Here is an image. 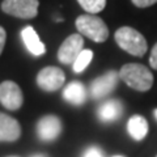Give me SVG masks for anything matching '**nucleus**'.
Returning <instances> with one entry per match:
<instances>
[{"instance_id":"1","label":"nucleus","mask_w":157,"mask_h":157,"mask_svg":"<svg viewBox=\"0 0 157 157\" xmlns=\"http://www.w3.org/2000/svg\"><path fill=\"white\" fill-rule=\"evenodd\" d=\"M119 77L127 85L137 92H147L153 85V73L139 63L124 64L119 71Z\"/></svg>"},{"instance_id":"2","label":"nucleus","mask_w":157,"mask_h":157,"mask_svg":"<svg viewBox=\"0 0 157 157\" xmlns=\"http://www.w3.org/2000/svg\"><path fill=\"white\" fill-rule=\"evenodd\" d=\"M114 38L122 50H124L126 52L134 56H143L147 52V48H148L143 34H140L136 29L130 26L119 28L115 32Z\"/></svg>"},{"instance_id":"3","label":"nucleus","mask_w":157,"mask_h":157,"mask_svg":"<svg viewBox=\"0 0 157 157\" xmlns=\"http://www.w3.org/2000/svg\"><path fill=\"white\" fill-rule=\"evenodd\" d=\"M76 29L80 34L97 43H102L109 38V29L104 20L90 13L81 14L76 18Z\"/></svg>"},{"instance_id":"4","label":"nucleus","mask_w":157,"mask_h":157,"mask_svg":"<svg viewBox=\"0 0 157 157\" xmlns=\"http://www.w3.org/2000/svg\"><path fill=\"white\" fill-rule=\"evenodd\" d=\"M38 0H3L2 11L17 18H34L38 14Z\"/></svg>"},{"instance_id":"5","label":"nucleus","mask_w":157,"mask_h":157,"mask_svg":"<svg viewBox=\"0 0 157 157\" xmlns=\"http://www.w3.org/2000/svg\"><path fill=\"white\" fill-rule=\"evenodd\" d=\"M66 81V75L59 67H45L38 72L37 84L45 92H56L63 86Z\"/></svg>"},{"instance_id":"6","label":"nucleus","mask_w":157,"mask_h":157,"mask_svg":"<svg viewBox=\"0 0 157 157\" xmlns=\"http://www.w3.org/2000/svg\"><path fill=\"white\" fill-rule=\"evenodd\" d=\"M84 47V38L80 33L71 34L64 39L58 50V59L63 64H72Z\"/></svg>"},{"instance_id":"7","label":"nucleus","mask_w":157,"mask_h":157,"mask_svg":"<svg viewBox=\"0 0 157 157\" xmlns=\"http://www.w3.org/2000/svg\"><path fill=\"white\" fill-rule=\"evenodd\" d=\"M0 104L11 111L18 110L24 104L22 90L14 81L7 80L0 84Z\"/></svg>"},{"instance_id":"8","label":"nucleus","mask_w":157,"mask_h":157,"mask_svg":"<svg viewBox=\"0 0 157 157\" xmlns=\"http://www.w3.org/2000/svg\"><path fill=\"white\" fill-rule=\"evenodd\" d=\"M118 78H119V73L115 71H109L105 75L94 78L89 88L90 96L96 100H100V98H104L107 94H110L115 89L118 84Z\"/></svg>"},{"instance_id":"9","label":"nucleus","mask_w":157,"mask_h":157,"mask_svg":"<svg viewBox=\"0 0 157 157\" xmlns=\"http://www.w3.org/2000/svg\"><path fill=\"white\" fill-rule=\"evenodd\" d=\"M62 132V122L56 115H45L37 123V134L41 140H55Z\"/></svg>"},{"instance_id":"10","label":"nucleus","mask_w":157,"mask_h":157,"mask_svg":"<svg viewBox=\"0 0 157 157\" xmlns=\"http://www.w3.org/2000/svg\"><path fill=\"white\" fill-rule=\"evenodd\" d=\"M21 136V126L11 115L0 111V141H16Z\"/></svg>"},{"instance_id":"11","label":"nucleus","mask_w":157,"mask_h":157,"mask_svg":"<svg viewBox=\"0 0 157 157\" xmlns=\"http://www.w3.org/2000/svg\"><path fill=\"white\" fill-rule=\"evenodd\" d=\"M21 38L25 46L33 55L41 56L46 52V46L43 45V42L39 39L37 32L34 30L33 26H25L21 30Z\"/></svg>"},{"instance_id":"12","label":"nucleus","mask_w":157,"mask_h":157,"mask_svg":"<svg viewBox=\"0 0 157 157\" xmlns=\"http://www.w3.org/2000/svg\"><path fill=\"white\" fill-rule=\"evenodd\" d=\"M86 89L82 82L80 81H72L70 82L63 90V97L64 100L68 101L70 104L75 106H80L86 100Z\"/></svg>"},{"instance_id":"13","label":"nucleus","mask_w":157,"mask_h":157,"mask_svg":"<svg viewBox=\"0 0 157 157\" xmlns=\"http://www.w3.org/2000/svg\"><path fill=\"white\" fill-rule=\"evenodd\" d=\"M123 105L119 100H109L98 107V118L102 122H113L121 117Z\"/></svg>"},{"instance_id":"14","label":"nucleus","mask_w":157,"mask_h":157,"mask_svg":"<svg viewBox=\"0 0 157 157\" xmlns=\"http://www.w3.org/2000/svg\"><path fill=\"white\" fill-rule=\"evenodd\" d=\"M127 130H128V134L132 139L140 141L148 134V122L141 115H132L127 123Z\"/></svg>"},{"instance_id":"15","label":"nucleus","mask_w":157,"mask_h":157,"mask_svg":"<svg viewBox=\"0 0 157 157\" xmlns=\"http://www.w3.org/2000/svg\"><path fill=\"white\" fill-rule=\"evenodd\" d=\"M93 59V51L92 50H82L80 55L76 58V60L72 63V70L76 73H81L85 68L90 64Z\"/></svg>"},{"instance_id":"16","label":"nucleus","mask_w":157,"mask_h":157,"mask_svg":"<svg viewBox=\"0 0 157 157\" xmlns=\"http://www.w3.org/2000/svg\"><path fill=\"white\" fill-rule=\"evenodd\" d=\"M77 3L82 7L84 11L90 14H96L98 12L104 11L106 6V0H77Z\"/></svg>"},{"instance_id":"17","label":"nucleus","mask_w":157,"mask_h":157,"mask_svg":"<svg viewBox=\"0 0 157 157\" xmlns=\"http://www.w3.org/2000/svg\"><path fill=\"white\" fill-rule=\"evenodd\" d=\"M137 8H147L157 3V0H131Z\"/></svg>"},{"instance_id":"18","label":"nucleus","mask_w":157,"mask_h":157,"mask_svg":"<svg viewBox=\"0 0 157 157\" xmlns=\"http://www.w3.org/2000/svg\"><path fill=\"white\" fill-rule=\"evenodd\" d=\"M149 64L153 70H157V43L153 46L151 51V56H149Z\"/></svg>"},{"instance_id":"19","label":"nucleus","mask_w":157,"mask_h":157,"mask_svg":"<svg viewBox=\"0 0 157 157\" xmlns=\"http://www.w3.org/2000/svg\"><path fill=\"white\" fill-rule=\"evenodd\" d=\"M6 41H7V33L3 26H0V55H2L4 46H6Z\"/></svg>"},{"instance_id":"20","label":"nucleus","mask_w":157,"mask_h":157,"mask_svg":"<svg viewBox=\"0 0 157 157\" xmlns=\"http://www.w3.org/2000/svg\"><path fill=\"white\" fill-rule=\"evenodd\" d=\"M84 157H104V155H102V152L98 148H90L86 151Z\"/></svg>"},{"instance_id":"21","label":"nucleus","mask_w":157,"mask_h":157,"mask_svg":"<svg viewBox=\"0 0 157 157\" xmlns=\"http://www.w3.org/2000/svg\"><path fill=\"white\" fill-rule=\"evenodd\" d=\"M153 114H155V117H156V119H157V109L153 111Z\"/></svg>"},{"instance_id":"22","label":"nucleus","mask_w":157,"mask_h":157,"mask_svg":"<svg viewBox=\"0 0 157 157\" xmlns=\"http://www.w3.org/2000/svg\"><path fill=\"white\" fill-rule=\"evenodd\" d=\"M114 157H123V156H114Z\"/></svg>"},{"instance_id":"23","label":"nucleus","mask_w":157,"mask_h":157,"mask_svg":"<svg viewBox=\"0 0 157 157\" xmlns=\"http://www.w3.org/2000/svg\"><path fill=\"white\" fill-rule=\"evenodd\" d=\"M34 157H41V156H34Z\"/></svg>"},{"instance_id":"24","label":"nucleus","mask_w":157,"mask_h":157,"mask_svg":"<svg viewBox=\"0 0 157 157\" xmlns=\"http://www.w3.org/2000/svg\"><path fill=\"white\" fill-rule=\"evenodd\" d=\"M11 157H16V156H11Z\"/></svg>"},{"instance_id":"25","label":"nucleus","mask_w":157,"mask_h":157,"mask_svg":"<svg viewBox=\"0 0 157 157\" xmlns=\"http://www.w3.org/2000/svg\"><path fill=\"white\" fill-rule=\"evenodd\" d=\"M156 157H157V156H156Z\"/></svg>"}]
</instances>
